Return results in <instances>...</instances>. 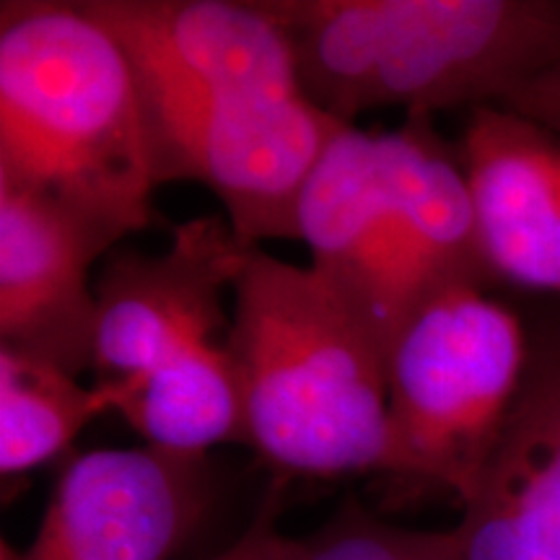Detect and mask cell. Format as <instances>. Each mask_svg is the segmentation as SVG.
I'll list each match as a JSON object with an SVG mask.
<instances>
[{
	"label": "cell",
	"instance_id": "obj_6",
	"mask_svg": "<svg viewBox=\"0 0 560 560\" xmlns=\"http://www.w3.org/2000/svg\"><path fill=\"white\" fill-rule=\"evenodd\" d=\"M140 96L156 185H206L247 247L299 242L301 190L342 128L340 120L304 94L195 96L140 86Z\"/></svg>",
	"mask_w": 560,
	"mask_h": 560
},
{
	"label": "cell",
	"instance_id": "obj_13",
	"mask_svg": "<svg viewBox=\"0 0 560 560\" xmlns=\"http://www.w3.org/2000/svg\"><path fill=\"white\" fill-rule=\"evenodd\" d=\"M296 231L310 247V268L369 322L389 353L397 335L395 229L380 132L342 125L301 190Z\"/></svg>",
	"mask_w": 560,
	"mask_h": 560
},
{
	"label": "cell",
	"instance_id": "obj_2",
	"mask_svg": "<svg viewBox=\"0 0 560 560\" xmlns=\"http://www.w3.org/2000/svg\"><path fill=\"white\" fill-rule=\"evenodd\" d=\"M231 296L244 446L283 480L389 475V353L369 322L310 265L260 247Z\"/></svg>",
	"mask_w": 560,
	"mask_h": 560
},
{
	"label": "cell",
	"instance_id": "obj_12",
	"mask_svg": "<svg viewBox=\"0 0 560 560\" xmlns=\"http://www.w3.org/2000/svg\"><path fill=\"white\" fill-rule=\"evenodd\" d=\"M380 149L395 229L392 306L400 332L410 314L436 293L452 285L488 291L493 280L480 255L457 149L439 136L433 117L412 112L400 128L380 130Z\"/></svg>",
	"mask_w": 560,
	"mask_h": 560
},
{
	"label": "cell",
	"instance_id": "obj_1",
	"mask_svg": "<svg viewBox=\"0 0 560 560\" xmlns=\"http://www.w3.org/2000/svg\"><path fill=\"white\" fill-rule=\"evenodd\" d=\"M0 182L68 210L112 249L156 219L136 68L81 3H0Z\"/></svg>",
	"mask_w": 560,
	"mask_h": 560
},
{
	"label": "cell",
	"instance_id": "obj_4",
	"mask_svg": "<svg viewBox=\"0 0 560 560\" xmlns=\"http://www.w3.org/2000/svg\"><path fill=\"white\" fill-rule=\"evenodd\" d=\"M529 332L478 285H452L410 314L389 348V475L465 506L520 397Z\"/></svg>",
	"mask_w": 560,
	"mask_h": 560
},
{
	"label": "cell",
	"instance_id": "obj_10",
	"mask_svg": "<svg viewBox=\"0 0 560 560\" xmlns=\"http://www.w3.org/2000/svg\"><path fill=\"white\" fill-rule=\"evenodd\" d=\"M457 156L493 285L560 293V138L501 104L467 109Z\"/></svg>",
	"mask_w": 560,
	"mask_h": 560
},
{
	"label": "cell",
	"instance_id": "obj_15",
	"mask_svg": "<svg viewBox=\"0 0 560 560\" xmlns=\"http://www.w3.org/2000/svg\"><path fill=\"white\" fill-rule=\"evenodd\" d=\"M304 542L301 560H465L457 529H405L346 499L330 522Z\"/></svg>",
	"mask_w": 560,
	"mask_h": 560
},
{
	"label": "cell",
	"instance_id": "obj_7",
	"mask_svg": "<svg viewBox=\"0 0 560 560\" xmlns=\"http://www.w3.org/2000/svg\"><path fill=\"white\" fill-rule=\"evenodd\" d=\"M206 457L159 446L94 450L60 472L24 552L0 560H170L206 516Z\"/></svg>",
	"mask_w": 560,
	"mask_h": 560
},
{
	"label": "cell",
	"instance_id": "obj_3",
	"mask_svg": "<svg viewBox=\"0 0 560 560\" xmlns=\"http://www.w3.org/2000/svg\"><path fill=\"white\" fill-rule=\"evenodd\" d=\"M322 112L501 104L560 55V0H268Z\"/></svg>",
	"mask_w": 560,
	"mask_h": 560
},
{
	"label": "cell",
	"instance_id": "obj_5",
	"mask_svg": "<svg viewBox=\"0 0 560 560\" xmlns=\"http://www.w3.org/2000/svg\"><path fill=\"white\" fill-rule=\"evenodd\" d=\"M229 221L200 215L174 229L159 255L112 249L96 293L94 384L112 410L136 397L202 387L236 374L226 350V293L247 257Z\"/></svg>",
	"mask_w": 560,
	"mask_h": 560
},
{
	"label": "cell",
	"instance_id": "obj_17",
	"mask_svg": "<svg viewBox=\"0 0 560 560\" xmlns=\"http://www.w3.org/2000/svg\"><path fill=\"white\" fill-rule=\"evenodd\" d=\"M501 107L532 117L560 138V55L535 75H529L520 89L511 91Z\"/></svg>",
	"mask_w": 560,
	"mask_h": 560
},
{
	"label": "cell",
	"instance_id": "obj_8",
	"mask_svg": "<svg viewBox=\"0 0 560 560\" xmlns=\"http://www.w3.org/2000/svg\"><path fill=\"white\" fill-rule=\"evenodd\" d=\"M79 3L125 47L143 86L198 96L304 94L289 32L268 0Z\"/></svg>",
	"mask_w": 560,
	"mask_h": 560
},
{
	"label": "cell",
	"instance_id": "obj_16",
	"mask_svg": "<svg viewBox=\"0 0 560 560\" xmlns=\"http://www.w3.org/2000/svg\"><path fill=\"white\" fill-rule=\"evenodd\" d=\"M280 482H283V478H276V482H272L262 509L257 511V516L244 529L240 540L210 560H301V556H304V542L293 540V537L283 535L278 529Z\"/></svg>",
	"mask_w": 560,
	"mask_h": 560
},
{
	"label": "cell",
	"instance_id": "obj_14",
	"mask_svg": "<svg viewBox=\"0 0 560 560\" xmlns=\"http://www.w3.org/2000/svg\"><path fill=\"white\" fill-rule=\"evenodd\" d=\"M112 410L109 392L50 363L0 348V472H32L73 444L83 425Z\"/></svg>",
	"mask_w": 560,
	"mask_h": 560
},
{
	"label": "cell",
	"instance_id": "obj_9",
	"mask_svg": "<svg viewBox=\"0 0 560 560\" xmlns=\"http://www.w3.org/2000/svg\"><path fill=\"white\" fill-rule=\"evenodd\" d=\"M112 247L86 223L0 182V348L81 376L96 366L91 268Z\"/></svg>",
	"mask_w": 560,
	"mask_h": 560
},
{
	"label": "cell",
	"instance_id": "obj_11",
	"mask_svg": "<svg viewBox=\"0 0 560 560\" xmlns=\"http://www.w3.org/2000/svg\"><path fill=\"white\" fill-rule=\"evenodd\" d=\"M454 529L465 560H560V325L529 335L520 397Z\"/></svg>",
	"mask_w": 560,
	"mask_h": 560
}]
</instances>
